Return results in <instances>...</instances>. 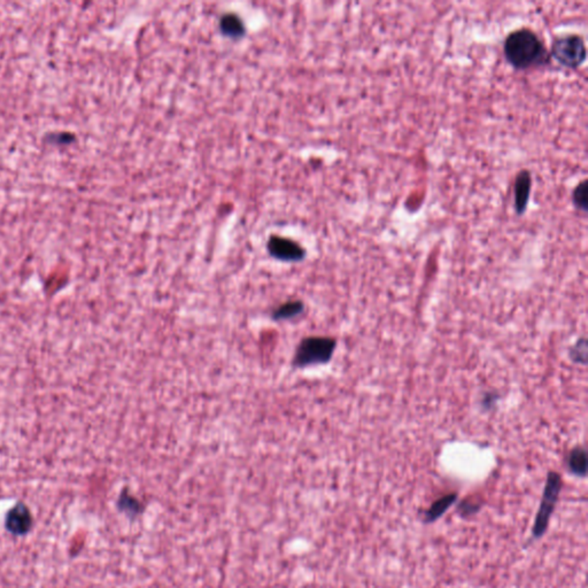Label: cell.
I'll return each mask as SVG.
<instances>
[{
  "label": "cell",
  "instance_id": "7a4b0ae2",
  "mask_svg": "<svg viewBox=\"0 0 588 588\" xmlns=\"http://www.w3.org/2000/svg\"><path fill=\"white\" fill-rule=\"evenodd\" d=\"M549 54L561 66L575 70L582 66L587 58L585 40L577 33L561 35L553 42Z\"/></svg>",
  "mask_w": 588,
  "mask_h": 588
},
{
  "label": "cell",
  "instance_id": "3957f363",
  "mask_svg": "<svg viewBox=\"0 0 588 588\" xmlns=\"http://www.w3.org/2000/svg\"><path fill=\"white\" fill-rule=\"evenodd\" d=\"M335 349V339L328 337H308L303 339L298 346L293 358V365L299 368L324 365L331 360Z\"/></svg>",
  "mask_w": 588,
  "mask_h": 588
},
{
  "label": "cell",
  "instance_id": "9c48e42d",
  "mask_svg": "<svg viewBox=\"0 0 588 588\" xmlns=\"http://www.w3.org/2000/svg\"><path fill=\"white\" fill-rule=\"evenodd\" d=\"M455 500H456V494H448L437 500L425 514V522L431 523L437 521L439 517L444 515V513H446V510L455 502Z\"/></svg>",
  "mask_w": 588,
  "mask_h": 588
},
{
  "label": "cell",
  "instance_id": "52a82bcc",
  "mask_svg": "<svg viewBox=\"0 0 588 588\" xmlns=\"http://www.w3.org/2000/svg\"><path fill=\"white\" fill-rule=\"evenodd\" d=\"M532 188V177L529 170L523 169L517 174L514 183V201L518 215L525 213L529 205L530 193Z\"/></svg>",
  "mask_w": 588,
  "mask_h": 588
},
{
  "label": "cell",
  "instance_id": "8992f818",
  "mask_svg": "<svg viewBox=\"0 0 588 588\" xmlns=\"http://www.w3.org/2000/svg\"><path fill=\"white\" fill-rule=\"evenodd\" d=\"M6 529L15 536H24L33 525V517L24 503H17L7 513L5 519Z\"/></svg>",
  "mask_w": 588,
  "mask_h": 588
},
{
  "label": "cell",
  "instance_id": "30bf717a",
  "mask_svg": "<svg viewBox=\"0 0 588 588\" xmlns=\"http://www.w3.org/2000/svg\"><path fill=\"white\" fill-rule=\"evenodd\" d=\"M587 181H582L575 186L572 192V202L578 211L587 213Z\"/></svg>",
  "mask_w": 588,
  "mask_h": 588
},
{
  "label": "cell",
  "instance_id": "277c9868",
  "mask_svg": "<svg viewBox=\"0 0 588 588\" xmlns=\"http://www.w3.org/2000/svg\"><path fill=\"white\" fill-rule=\"evenodd\" d=\"M562 490V478L555 471H550L546 482L545 491L542 495L541 504L537 514L536 522L533 526V537L541 538L549 525V519L555 509L556 503Z\"/></svg>",
  "mask_w": 588,
  "mask_h": 588
},
{
  "label": "cell",
  "instance_id": "5b68a950",
  "mask_svg": "<svg viewBox=\"0 0 588 588\" xmlns=\"http://www.w3.org/2000/svg\"><path fill=\"white\" fill-rule=\"evenodd\" d=\"M268 250L273 257L282 261H299L305 257V251L299 244L282 237H271Z\"/></svg>",
  "mask_w": 588,
  "mask_h": 588
},
{
  "label": "cell",
  "instance_id": "4fadbf2b",
  "mask_svg": "<svg viewBox=\"0 0 588 588\" xmlns=\"http://www.w3.org/2000/svg\"><path fill=\"white\" fill-rule=\"evenodd\" d=\"M587 349V346H586L585 338L580 339V340H579L578 344H575V347L572 349V358H573L575 362H579V363H582V365H585L586 351H587V349Z\"/></svg>",
  "mask_w": 588,
  "mask_h": 588
},
{
  "label": "cell",
  "instance_id": "6da1fadb",
  "mask_svg": "<svg viewBox=\"0 0 588 588\" xmlns=\"http://www.w3.org/2000/svg\"><path fill=\"white\" fill-rule=\"evenodd\" d=\"M503 53L507 61L518 70L545 66L550 61L545 42L530 28L511 31L503 42Z\"/></svg>",
  "mask_w": 588,
  "mask_h": 588
},
{
  "label": "cell",
  "instance_id": "7c38bea8",
  "mask_svg": "<svg viewBox=\"0 0 588 588\" xmlns=\"http://www.w3.org/2000/svg\"><path fill=\"white\" fill-rule=\"evenodd\" d=\"M221 26L223 28L224 31L230 35H239L243 33V24L239 20V17H235V15H227L222 19Z\"/></svg>",
  "mask_w": 588,
  "mask_h": 588
},
{
  "label": "cell",
  "instance_id": "ba28073f",
  "mask_svg": "<svg viewBox=\"0 0 588 588\" xmlns=\"http://www.w3.org/2000/svg\"><path fill=\"white\" fill-rule=\"evenodd\" d=\"M568 468L573 475L585 477L587 471V455L582 447H575L570 452L568 456Z\"/></svg>",
  "mask_w": 588,
  "mask_h": 588
},
{
  "label": "cell",
  "instance_id": "8fae6325",
  "mask_svg": "<svg viewBox=\"0 0 588 588\" xmlns=\"http://www.w3.org/2000/svg\"><path fill=\"white\" fill-rule=\"evenodd\" d=\"M303 305L300 301H291L283 305L276 312H273V317L276 319H292L303 312Z\"/></svg>",
  "mask_w": 588,
  "mask_h": 588
}]
</instances>
